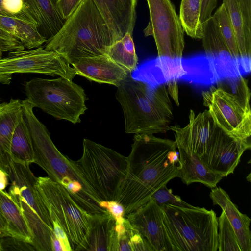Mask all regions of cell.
Instances as JSON below:
<instances>
[{
	"mask_svg": "<svg viewBox=\"0 0 251 251\" xmlns=\"http://www.w3.org/2000/svg\"><path fill=\"white\" fill-rule=\"evenodd\" d=\"M175 141L135 134L125 177L115 201L125 216L146 203L158 189L179 176L181 162Z\"/></svg>",
	"mask_w": 251,
	"mask_h": 251,
	"instance_id": "1",
	"label": "cell"
},
{
	"mask_svg": "<svg viewBox=\"0 0 251 251\" xmlns=\"http://www.w3.org/2000/svg\"><path fill=\"white\" fill-rule=\"evenodd\" d=\"M116 98L122 108L127 134L164 133L173 120L166 84L153 86L130 74L117 87Z\"/></svg>",
	"mask_w": 251,
	"mask_h": 251,
	"instance_id": "2",
	"label": "cell"
},
{
	"mask_svg": "<svg viewBox=\"0 0 251 251\" xmlns=\"http://www.w3.org/2000/svg\"><path fill=\"white\" fill-rule=\"evenodd\" d=\"M44 49L59 54L70 64L87 57L106 54L115 42L93 0H83Z\"/></svg>",
	"mask_w": 251,
	"mask_h": 251,
	"instance_id": "3",
	"label": "cell"
},
{
	"mask_svg": "<svg viewBox=\"0 0 251 251\" xmlns=\"http://www.w3.org/2000/svg\"><path fill=\"white\" fill-rule=\"evenodd\" d=\"M222 81L232 91L211 86L202 93L203 105L208 108L215 124L226 134L251 142V93L248 81L242 75Z\"/></svg>",
	"mask_w": 251,
	"mask_h": 251,
	"instance_id": "4",
	"label": "cell"
},
{
	"mask_svg": "<svg viewBox=\"0 0 251 251\" xmlns=\"http://www.w3.org/2000/svg\"><path fill=\"white\" fill-rule=\"evenodd\" d=\"M165 228L175 251H217L218 218L213 210L165 205Z\"/></svg>",
	"mask_w": 251,
	"mask_h": 251,
	"instance_id": "5",
	"label": "cell"
},
{
	"mask_svg": "<svg viewBox=\"0 0 251 251\" xmlns=\"http://www.w3.org/2000/svg\"><path fill=\"white\" fill-rule=\"evenodd\" d=\"M11 182L9 194L18 205L33 236L37 251H52V224L36 186L37 177L29 165L12 159L7 173Z\"/></svg>",
	"mask_w": 251,
	"mask_h": 251,
	"instance_id": "6",
	"label": "cell"
},
{
	"mask_svg": "<svg viewBox=\"0 0 251 251\" xmlns=\"http://www.w3.org/2000/svg\"><path fill=\"white\" fill-rule=\"evenodd\" d=\"M34 163L43 169L50 178L64 187L77 204L88 213L107 212L100 206L102 200L86 181L75 161L62 154L50 138L37 144Z\"/></svg>",
	"mask_w": 251,
	"mask_h": 251,
	"instance_id": "7",
	"label": "cell"
},
{
	"mask_svg": "<svg viewBox=\"0 0 251 251\" xmlns=\"http://www.w3.org/2000/svg\"><path fill=\"white\" fill-rule=\"evenodd\" d=\"M24 88L26 99L34 107L57 120L80 123V116L87 109L84 90L65 77L34 78L27 81Z\"/></svg>",
	"mask_w": 251,
	"mask_h": 251,
	"instance_id": "8",
	"label": "cell"
},
{
	"mask_svg": "<svg viewBox=\"0 0 251 251\" xmlns=\"http://www.w3.org/2000/svg\"><path fill=\"white\" fill-rule=\"evenodd\" d=\"M75 163L102 201H115L126 174L127 157L85 138L82 156Z\"/></svg>",
	"mask_w": 251,
	"mask_h": 251,
	"instance_id": "9",
	"label": "cell"
},
{
	"mask_svg": "<svg viewBox=\"0 0 251 251\" xmlns=\"http://www.w3.org/2000/svg\"><path fill=\"white\" fill-rule=\"evenodd\" d=\"M36 186L51 221H57L75 251L87 235L91 214L77 204L64 187L48 176L37 177Z\"/></svg>",
	"mask_w": 251,
	"mask_h": 251,
	"instance_id": "10",
	"label": "cell"
},
{
	"mask_svg": "<svg viewBox=\"0 0 251 251\" xmlns=\"http://www.w3.org/2000/svg\"><path fill=\"white\" fill-rule=\"evenodd\" d=\"M146 0L150 18L143 30L144 35L154 38L158 58L181 60L185 45L184 31L174 5L170 0Z\"/></svg>",
	"mask_w": 251,
	"mask_h": 251,
	"instance_id": "11",
	"label": "cell"
},
{
	"mask_svg": "<svg viewBox=\"0 0 251 251\" xmlns=\"http://www.w3.org/2000/svg\"><path fill=\"white\" fill-rule=\"evenodd\" d=\"M19 73L57 75L71 80L76 75L74 68L59 54L42 47L11 51L0 59V83L10 84L12 75Z\"/></svg>",
	"mask_w": 251,
	"mask_h": 251,
	"instance_id": "12",
	"label": "cell"
},
{
	"mask_svg": "<svg viewBox=\"0 0 251 251\" xmlns=\"http://www.w3.org/2000/svg\"><path fill=\"white\" fill-rule=\"evenodd\" d=\"M251 147L250 142L232 138L217 126L205 154L200 159L210 170L226 177L233 173L242 155Z\"/></svg>",
	"mask_w": 251,
	"mask_h": 251,
	"instance_id": "13",
	"label": "cell"
},
{
	"mask_svg": "<svg viewBox=\"0 0 251 251\" xmlns=\"http://www.w3.org/2000/svg\"><path fill=\"white\" fill-rule=\"evenodd\" d=\"M125 217L153 251H175L165 228L162 209L152 198Z\"/></svg>",
	"mask_w": 251,
	"mask_h": 251,
	"instance_id": "14",
	"label": "cell"
},
{
	"mask_svg": "<svg viewBox=\"0 0 251 251\" xmlns=\"http://www.w3.org/2000/svg\"><path fill=\"white\" fill-rule=\"evenodd\" d=\"M183 75L180 81L200 85H210L243 75L239 69L204 54L182 59Z\"/></svg>",
	"mask_w": 251,
	"mask_h": 251,
	"instance_id": "15",
	"label": "cell"
},
{
	"mask_svg": "<svg viewBox=\"0 0 251 251\" xmlns=\"http://www.w3.org/2000/svg\"><path fill=\"white\" fill-rule=\"evenodd\" d=\"M189 122L186 126H170V130L175 132V141L185 149L196 154L200 158L205 153L210 138L217 126L208 110L197 116L190 110Z\"/></svg>",
	"mask_w": 251,
	"mask_h": 251,
	"instance_id": "16",
	"label": "cell"
},
{
	"mask_svg": "<svg viewBox=\"0 0 251 251\" xmlns=\"http://www.w3.org/2000/svg\"><path fill=\"white\" fill-rule=\"evenodd\" d=\"M105 20L115 42L126 33L132 35L137 0H93Z\"/></svg>",
	"mask_w": 251,
	"mask_h": 251,
	"instance_id": "17",
	"label": "cell"
},
{
	"mask_svg": "<svg viewBox=\"0 0 251 251\" xmlns=\"http://www.w3.org/2000/svg\"><path fill=\"white\" fill-rule=\"evenodd\" d=\"M71 65L76 75L90 81L116 87L131 74L107 54L82 58Z\"/></svg>",
	"mask_w": 251,
	"mask_h": 251,
	"instance_id": "18",
	"label": "cell"
},
{
	"mask_svg": "<svg viewBox=\"0 0 251 251\" xmlns=\"http://www.w3.org/2000/svg\"><path fill=\"white\" fill-rule=\"evenodd\" d=\"M115 220L108 211L91 214L88 231L75 251H113Z\"/></svg>",
	"mask_w": 251,
	"mask_h": 251,
	"instance_id": "19",
	"label": "cell"
},
{
	"mask_svg": "<svg viewBox=\"0 0 251 251\" xmlns=\"http://www.w3.org/2000/svg\"><path fill=\"white\" fill-rule=\"evenodd\" d=\"M211 189L210 197L214 205L224 212L236 235L241 251H251V219L242 213L231 201L228 194L221 187Z\"/></svg>",
	"mask_w": 251,
	"mask_h": 251,
	"instance_id": "20",
	"label": "cell"
},
{
	"mask_svg": "<svg viewBox=\"0 0 251 251\" xmlns=\"http://www.w3.org/2000/svg\"><path fill=\"white\" fill-rule=\"evenodd\" d=\"M23 117L21 101L11 99L0 104V169L6 174L10 161L11 145L15 129Z\"/></svg>",
	"mask_w": 251,
	"mask_h": 251,
	"instance_id": "21",
	"label": "cell"
},
{
	"mask_svg": "<svg viewBox=\"0 0 251 251\" xmlns=\"http://www.w3.org/2000/svg\"><path fill=\"white\" fill-rule=\"evenodd\" d=\"M181 164L179 176L186 185L199 182L211 188L216 187L224 176L208 168L196 154L176 144Z\"/></svg>",
	"mask_w": 251,
	"mask_h": 251,
	"instance_id": "22",
	"label": "cell"
},
{
	"mask_svg": "<svg viewBox=\"0 0 251 251\" xmlns=\"http://www.w3.org/2000/svg\"><path fill=\"white\" fill-rule=\"evenodd\" d=\"M39 32L48 40L61 28L64 22L52 0H24Z\"/></svg>",
	"mask_w": 251,
	"mask_h": 251,
	"instance_id": "23",
	"label": "cell"
},
{
	"mask_svg": "<svg viewBox=\"0 0 251 251\" xmlns=\"http://www.w3.org/2000/svg\"><path fill=\"white\" fill-rule=\"evenodd\" d=\"M235 35L244 74L251 70V36L247 33L240 6L237 0H223Z\"/></svg>",
	"mask_w": 251,
	"mask_h": 251,
	"instance_id": "24",
	"label": "cell"
},
{
	"mask_svg": "<svg viewBox=\"0 0 251 251\" xmlns=\"http://www.w3.org/2000/svg\"><path fill=\"white\" fill-rule=\"evenodd\" d=\"M0 28L15 37L28 50L40 47L47 41L39 32L36 24L29 21L0 15Z\"/></svg>",
	"mask_w": 251,
	"mask_h": 251,
	"instance_id": "25",
	"label": "cell"
},
{
	"mask_svg": "<svg viewBox=\"0 0 251 251\" xmlns=\"http://www.w3.org/2000/svg\"><path fill=\"white\" fill-rule=\"evenodd\" d=\"M0 209L7 223L8 236L32 244L33 236L26 220L14 200L4 190L0 191Z\"/></svg>",
	"mask_w": 251,
	"mask_h": 251,
	"instance_id": "26",
	"label": "cell"
},
{
	"mask_svg": "<svg viewBox=\"0 0 251 251\" xmlns=\"http://www.w3.org/2000/svg\"><path fill=\"white\" fill-rule=\"evenodd\" d=\"M11 159L30 165L34 163L33 150L29 129L23 117L17 125L12 138Z\"/></svg>",
	"mask_w": 251,
	"mask_h": 251,
	"instance_id": "27",
	"label": "cell"
},
{
	"mask_svg": "<svg viewBox=\"0 0 251 251\" xmlns=\"http://www.w3.org/2000/svg\"><path fill=\"white\" fill-rule=\"evenodd\" d=\"M106 54L129 73L135 71L138 68V59L132 35L129 33L112 44Z\"/></svg>",
	"mask_w": 251,
	"mask_h": 251,
	"instance_id": "28",
	"label": "cell"
},
{
	"mask_svg": "<svg viewBox=\"0 0 251 251\" xmlns=\"http://www.w3.org/2000/svg\"><path fill=\"white\" fill-rule=\"evenodd\" d=\"M201 0H181L179 17L183 31L191 37L201 39L200 22Z\"/></svg>",
	"mask_w": 251,
	"mask_h": 251,
	"instance_id": "29",
	"label": "cell"
},
{
	"mask_svg": "<svg viewBox=\"0 0 251 251\" xmlns=\"http://www.w3.org/2000/svg\"><path fill=\"white\" fill-rule=\"evenodd\" d=\"M212 17L231 55L240 65L235 35L223 3L216 10Z\"/></svg>",
	"mask_w": 251,
	"mask_h": 251,
	"instance_id": "30",
	"label": "cell"
},
{
	"mask_svg": "<svg viewBox=\"0 0 251 251\" xmlns=\"http://www.w3.org/2000/svg\"><path fill=\"white\" fill-rule=\"evenodd\" d=\"M218 250L219 251H241L235 232L225 213L218 218Z\"/></svg>",
	"mask_w": 251,
	"mask_h": 251,
	"instance_id": "31",
	"label": "cell"
},
{
	"mask_svg": "<svg viewBox=\"0 0 251 251\" xmlns=\"http://www.w3.org/2000/svg\"><path fill=\"white\" fill-rule=\"evenodd\" d=\"M134 228L125 217L122 224H116L113 251H132L131 238Z\"/></svg>",
	"mask_w": 251,
	"mask_h": 251,
	"instance_id": "32",
	"label": "cell"
},
{
	"mask_svg": "<svg viewBox=\"0 0 251 251\" xmlns=\"http://www.w3.org/2000/svg\"><path fill=\"white\" fill-rule=\"evenodd\" d=\"M157 205L161 208L165 205H171L183 207H190L192 205L183 201L180 196L175 195L172 189H168L164 185L157 190L151 196Z\"/></svg>",
	"mask_w": 251,
	"mask_h": 251,
	"instance_id": "33",
	"label": "cell"
},
{
	"mask_svg": "<svg viewBox=\"0 0 251 251\" xmlns=\"http://www.w3.org/2000/svg\"><path fill=\"white\" fill-rule=\"evenodd\" d=\"M3 10L10 17L29 21L36 24L26 8L24 0H2Z\"/></svg>",
	"mask_w": 251,
	"mask_h": 251,
	"instance_id": "34",
	"label": "cell"
},
{
	"mask_svg": "<svg viewBox=\"0 0 251 251\" xmlns=\"http://www.w3.org/2000/svg\"><path fill=\"white\" fill-rule=\"evenodd\" d=\"M2 251H36L33 245L18 238L7 236L0 238Z\"/></svg>",
	"mask_w": 251,
	"mask_h": 251,
	"instance_id": "35",
	"label": "cell"
},
{
	"mask_svg": "<svg viewBox=\"0 0 251 251\" xmlns=\"http://www.w3.org/2000/svg\"><path fill=\"white\" fill-rule=\"evenodd\" d=\"M24 49V46L19 40L0 28V50L1 52L19 51Z\"/></svg>",
	"mask_w": 251,
	"mask_h": 251,
	"instance_id": "36",
	"label": "cell"
},
{
	"mask_svg": "<svg viewBox=\"0 0 251 251\" xmlns=\"http://www.w3.org/2000/svg\"><path fill=\"white\" fill-rule=\"evenodd\" d=\"M100 205L114 217L116 224H122L125 219L123 206L116 201H101Z\"/></svg>",
	"mask_w": 251,
	"mask_h": 251,
	"instance_id": "37",
	"label": "cell"
},
{
	"mask_svg": "<svg viewBox=\"0 0 251 251\" xmlns=\"http://www.w3.org/2000/svg\"><path fill=\"white\" fill-rule=\"evenodd\" d=\"M83 0H56L55 4L60 15L66 20L77 8Z\"/></svg>",
	"mask_w": 251,
	"mask_h": 251,
	"instance_id": "38",
	"label": "cell"
},
{
	"mask_svg": "<svg viewBox=\"0 0 251 251\" xmlns=\"http://www.w3.org/2000/svg\"><path fill=\"white\" fill-rule=\"evenodd\" d=\"M131 243L132 251H153L148 242L134 228Z\"/></svg>",
	"mask_w": 251,
	"mask_h": 251,
	"instance_id": "39",
	"label": "cell"
},
{
	"mask_svg": "<svg viewBox=\"0 0 251 251\" xmlns=\"http://www.w3.org/2000/svg\"><path fill=\"white\" fill-rule=\"evenodd\" d=\"M53 233L61 242L64 251H73L67 235L56 220L51 221Z\"/></svg>",
	"mask_w": 251,
	"mask_h": 251,
	"instance_id": "40",
	"label": "cell"
},
{
	"mask_svg": "<svg viewBox=\"0 0 251 251\" xmlns=\"http://www.w3.org/2000/svg\"><path fill=\"white\" fill-rule=\"evenodd\" d=\"M216 5L217 0H201L200 22L201 25L212 17Z\"/></svg>",
	"mask_w": 251,
	"mask_h": 251,
	"instance_id": "41",
	"label": "cell"
},
{
	"mask_svg": "<svg viewBox=\"0 0 251 251\" xmlns=\"http://www.w3.org/2000/svg\"><path fill=\"white\" fill-rule=\"evenodd\" d=\"M52 251H64L60 241L56 237L54 233L51 237Z\"/></svg>",
	"mask_w": 251,
	"mask_h": 251,
	"instance_id": "42",
	"label": "cell"
},
{
	"mask_svg": "<svg viewBox=\"0 0 251 251\" xmlns=\"http://www.w3.org/2000/svg\"><path fill=\"white\" fill-rule=\"evenodd\" d=\"M8 175L3 170L0 169V191L4 190L8 184Z\"/></svg>",
	"mask_w": 251,
	"mask_h": 251,
	"instance_id": "43",
	"label": "cell"
},
{
	"mask_svg": "<svg viewBox=\"0 0 251 251\" xmlns=\"http://www.w3.org/2000/svg\"><path fill=\"white\" fill-rule=\"evenodd\" d=\"M0 226H1V231L2 238L8 236L7 232V223L0 209Z\"/></svg>",
	"mask_w": 251,
	"mask_h": 251,
	"instance_id": "44",
	"label": "cell"
},
{
	"mask_svg": "<svg viewBox=\"0 0 251 251\" xmlns=\"http://www.w3.org/2000/svg\"><path fill=\"white\" fill-rule=\"evenodd\" d=\"M0 15L5 16H10L6 12H5L2 7V0H0Z\"/></svg>",
	"mask_w": 251,
	"mask_h": 251,
	"instance_id": "45",
	"label": "cell"
},
{
	"mask_svg": "<svg viewBox=\"0 0 251 251\" xmlns=\"http://www.w3.org/2000/svg\"><path fill=\"white\" fill-rule=\"evenodd\" d=\"M0 238H2L1 231V226H0Z\"/></svg>",
	"mask_w": 251,
	"mask_h": 251,
	"instance_id": "46",
	"label": "cell"
},
{
	"mask_svg": "<svg viewBox=\"0 0 251 251\" xmlns=\"http://www.w3.org/2000/svg\"><path fill=\"white\" fill-rule=\"evenodd\" d=\"M0 251H1L0 244Z\"/></svg>",
	"mask_w": 251,
	"mask_h": 251,
	"instance_id": "47",
	"label": "cell"
},
{
	"mask_svg": "<svg viewBox=\"0 0 251 251\" xmlns=\"http://www.w3.org/2000/svg\"><path fill=\"white\" fill-rule=\"evenodd\" d=\"M53 1H55L56 0H52Z\"/></svg>",
	"mask_w": 251,
	"mask_h": 251,
	"instance_id": "48",
	"label": "cell"
}]
</instances>
